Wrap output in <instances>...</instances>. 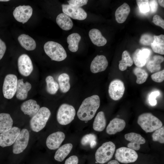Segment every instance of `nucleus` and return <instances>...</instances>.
Here are the masks:
<instances>
[{
	"label": "nucleus",
	"mask_w": 164,
	"mask_h": 164,
	"mask_svg": "<svg viewBox=\"0 0 164 164\" xmlns=\"http://www.w3.org/2000/svg\"><path fill=\"white\" fill-rule=\"evenodd\" d=\"M100 105V99L97 95H93L85 98L78 111V118L83 121L91 120L94 117Z\"/></svg>",
	"instance_id": "nucleus-1"
},
{
	"label": "nucleus",
	"mask_w": 164,
	"mask_h": 164,
	"mask_svg": "<svg viewBox=\"0 0 164 164\" xmlns=\"http://www.w3.org/2000/svg\"><path fill=\"white\" fill-rule=\"evenodd\" d=\"M137 122L146 133L153 132L162 125L161 121L150 113H145L140 114L138 117Z\"/></svg>",
	"instance_id": "nucleus-2"
},
{
	"label": "nucleus",
	"mask_w": 164,
	"mask_h": 164,
	"mask_svg": "<svg viewBox=\"0 0 164 164\" xmlns=\"http://www.w3.org/2000/svg\"><path fill=\"white\" fill-rule=\"evenodd\" d=\"M51 115L49 109L46 107L40 108L30 121V126L33 131L38 132L45 127Z\"/></svg>",
	"instance_id": "nucleus-3"
},
{
	"label": "nucleus",
	"mask_w": 164,
	"mask_h": 164,
	"mask_svg": "<svg viewBox=\"0 0 164 164\" xmlns=\"http://www.w3.org/2000/svg\"><path fill=\"white\" fill-rule=\"evenodd\" d=\"M45 53L52 60L60 61L65 60L67 54L65 49L59 43L49 41L46 42L44 46Z\"/></svg>",
	"instance_id": "nucleus-4"
},
{
	"label": "nucleus",
	"mask_w": 164,
	"mask_h": 164,
	"mask_svg": "<svg viewBox=\"0 0 164 164\" xmlns=\"http://www.w3.org/2000/svg\"><path fill=\"white\" fill-rule=\"evenodd\" d=\"M115 149V145L113 142L109 141L104 143L96 152V161L100 164L106 163L112 158Z\"/></svg>",
	"instance_id": "nucleus-5"
},
{
	"label": "nucleus",
	"mask_w": 164,
	"mask_h": 164,
	"mask_svg": "<svg viewBox=\"0 0 164 164\" xmlns=\"http://www.w3.org/2000/svg\"><path fill=\"white\" fill-rule=\"evenodd\" d=\"M76 111L73 106L67 104H62L57 112V121L61 125H67L73 120Z\"/></svg>",
	"instance_id": "nucleus-6"
},
{
	"label": "nucleus",
	"mask_w": 164,
	"mask_h": 164,
	"mask_svg": "<svg viewBox=\"0 0 164 164\" xmlns=\"http://www.w3.org/2000/svg\"><path fill=\"white\" fill-rule=\"evenodd\" d=\"M17 78L13 74H7L4 81L2 91L4 97L7 99H11L16 92Z\"/></svg>",
	"instance_id": "nucleus-7"
},
{
	"label": "nucleus",
	"mask_w": 164,
	"mask_h": 164,
	"mask_svg": "<svg viewBox=\"0 0 164 164\" xmlns=\"http://www.w3.org/2000/svg\"><path fill=\"white\" fill-rule=\"evenodd\" d=\"M116 159L123 163L135 162L138 158V155L135 150L126 147L118 149L115 154Z\"/></svg>",
	"instance_id": "nucleus-8"
},
{
	"label": "nucleus",
	"mask_w": 164,
	"mask_h": 164,
	"mask_svg": "<svg viewBox=\"0 0 164 164\" xmlns=\"http://www.w3.org/2000/svg\"><path fill=\"white\" fill-rule=\"evenodd\" d=\"M29 133L26 129H23L13 144V152L19 154L22 152L26 148L28 144Z\"/></svg>",
	"instance_id": "nucleus-9"
},
{
	"label": "nucleus",
	"mask_w": 164,
	"mask_h": 164,
	"mask_svg": "<svg viewBox=\"0 0 164 164\" xmlns=\"http://www.w3.org/2000/svg\"><path fill=\"white\" fill-rule=\"evenodd\" d=\"M20 129L13 127L9 130L0 134V146L4 147L14 144L20 132Z\"/></svg>",
	"instance_id": "nucleus-10"
},
{
	"label": "nucleus",
	"mask_w": 164,
	"mask_h": 164,
	"mask_svg": "<svg viewBox=\"0 0 164 164\" xmlns=\"http://www.w3.org/2000/svg\"><path fill=\"white\" fill-rule=\"evenodd\" d=\"M62 7L63 13L73 19L82 20L87 16L86 12L80 7L64 4L62 5Z\"/></svg>",
	"instance_id": "nucleus-11"
},
{
	"label": "nucleus",
	"mask_w": 164,
	"mask_h": 164,
	"mask_svg": "<svg viewBox=\"0 0 164 164\" xmlns=\"http://www.w3.org/2000/svg\"><path fill=\"white\" fill-rule=\"evenodd\" d=\"M125 90L123 82L119 79H115L109 84L108 93L111 98L114 100L120 99L123 96Z\"/></svg>",
	"instance_id": "nucleus-12"
},
{
	"label": "nucleus",
	"mask_w": 164,
	"mask_h": 164,
	"mask_svg": "<svg viewBox=\"0 0 164 164\" xmlns=\"http://www.w3.org/2000/svg\"><path fill=\"white\" fill-rule=\"evenodd\" d=\"M151 54V51L148 48H144L141 50L138 49L132 54L133 61L137 67H142L150 58Z\"/></svg>",
	"instance_id": "nucleus-13"
},
{
	"label": "nucleus",
	"mask_w": 164,
	"mask_h": 164,
	"mask_svg": "<svg viewBox=\"0 0 164 164\" xmlns=\"http://www.w3.org/2000/svg\"><path fill=\"white\" fill-rule=\"evenodd\" d=\"M32 12V9L29 5H19L15 9L13 14L17 21L24 24L30 18Z\"/></svg>",
	"instance_id": "nucleus-14"
},
{
	"label": "nucleus",
	"mask_w": 164,
	"mask_h": 164,
	"mask_svg": "<svg viewBox=\"0 0 164 164\" xmlns=\"http://www.w3.org/2000/svg\"><path fill=\"white\" fill-rule=\"evenodd\" d=\"M18 66L19 72L24 76H29L33 70L32 61L26 54H22L19 56L18 60Z\"/></svg>",
	"instance_id": "nucleus-15"
},
{
	"label": "nucleus",
	"mask_w": 164,
	"mask_h": 164,
	"mask_svg": "<svg viewBox=\"0 0 164 164\" xmlns=\"http://www.w3.org/2000/svg\"><path fill=\"white\" fill-rule=\"evenodd\" d=\"M65 138V135L62 132L58 131L50 135L47 138L46 144L50 150H55L59 148Z\"/></svg>",
	"instance_id": "nucleus-16"
},
{
	"label": "nucleus",
	"mask_w": 164,
	"mask_h": 164,
	"mask_svg": "<svg viewBox=\"0 0 164 164\" xmlns=\"http://www.w3.org/2000/svg\"><path fill=\"white\" fill-rule=\"evenodd\" d=\"M125 138L130 142L128 145V148L134 150H138L140 148V145L145 142V139L139 134L134 132H131L125 135Z\"/></svg>",
	"instance_id": "nucleus-17"
},
{
	"label": "nucleus",
	"mask_w": 164,
	"mask_h": 164,
	"mask_svg": "<svg viewBox=\"0 0 164 164\" xmlns=\"http://www.w3.org/2000/svg\"><path fill=\"white\" fill-rule=\"evenodd\" d=\"M108 65L106 57L103 55H97L92 61L90 70L91 72L97 73L105 70Z\"/></svg>",
	"instance_id": "nucleus-18"
},
{
	"label": "nucleus",
	"mask_w": 164,
	"mask_h": 164,
	"mask_svg": "<svg viewBox=\"0 0 164 164\" xmlns=\"http://www.w3.org/2000/svg\"><path fill=\"white\" fill-rule=\"evenodd\" d=\"M20 108L24 114L32 117L39 111L40 106L35 100L29 99L23 102Z\"/></svg>",
	"instance_id": "nucleus-19"
},
{
	"label": "nucleus",
	"mask_w": 164,
	"mask_h": 164,
	"mask_svg": "<svg viewBox=\"0 0 164 164\" xmlns=\"http://www.w3.org/2000/svg\"><path fill=\"white\" fill-rule=\"evenodd\" d=\"M126 125L125 121L121 119L115 118L110 122L106 129L107 133L114 135L123 130Z\"/></svg>",
	"instance_id": "nucleus-20"
},
{
	"label": "nucleus",
	"mask_w": 164,
	"mask_h": 164,
	"mask_svg": "<svg viewBox=\"0 0 164 164\" xmlns=\"http://www.w3.org/2000/svg\"><path fill=\"white\" fill-rule=\"evenodd\" d=\"M31 87V84L28 82L24 83L23 79L18 80L16 91L17 98L20 100H25L27 97L28 92Z\"/></svg>",
	"instance_id": "nucleus-21"
},
{
	"label": "nucleus",
	"mask_w": 164,
	"mask_h": 164,
	"mask_svg": "<svg viewBox=\"0 0 164 164\" xmlns=\"http://www.w3.org/2000/svg\"><path fill=\"white\" fill-rule=\"evenodd\" d=\"M130 12V8L126 3H124L116 9L115 13L116 20L118 23H122L126 20Z\"/></svg>",
	"instance_id": "nucleus-22"
},
{
	"label": "nucleus",
	"mask_w": 164,
	"mask_h": 164,
	"mask_svg": "<svg viewBox=\"0 0 164 164\" xmlns=\"http://www.w3.org/2000/svg\"><path fill=\"white\" fill-rule=\"evenodd\" d=\"M89 36L92 43L98 46H103L105 45L107 40L101 34L99 30L93 29L89 32Z\"/></svg>",
	"instance_id": "nucleus-23"
},
{
	"label": "nucleus",
	"mask_w": 164,
	"mask_h": 164,
	"mask_svg": "<svg viewBox=\"0 0 164 164\" xmlns=\"http://www.w3.org/2000/svg\"><path fill=\"white\" fill-rule=\"evenodd\" d=\"M164 57L162 56L155 55L147 61L146 67L151 73L159 71L161 69V63L164 61Z\"/></svg>",
	"instance_id": "nucleus-24"
},
{
	"label": "nucleus",
	"mask_w": 164,
	"mask_h": 164,
	"mask_svg": "<svg viewBox=\"0 0 164 164\" xmlns=\"http://www.w3.org/2000/svg\"><path fill=\"white\" fill-rule=\"evenodd\" d=\"M18 40L21 46L28 51L34 50L36 47L34 40L28 35L23 34L19 35Z\"/></svg>",
	"instance_id": "nucleus-25"
},
{
	"label": "nucleus",
	"mask_w": 164,
	"mask_h": 164,
	"mask_svg": "<svg viewBox=\"0 0 164 164\" xmlns=\"http://www.w3.org/2000/svg\"><path fill=\"white\" fill-rule=\"evenodd\" d=\"M56 22L62 29L69 30L72 28L73 22L70 17L64 13L59 14L56 19Z\"/></svg>",
	"instance_id": "nucleus-26"
},
{
	"label": "nucleus",
	"mask_w": 164,
	"mask_h": 164,
	"mask_svg": "<svg viewBox=\"0 0 164 164\" xmlns=\"http://www.w3.org/2000/svg\"><path fill=\"white\" fill-rule=\"evenodd\" d=\"M13 124L12 119L9 114H0V134L11 129L12 128Z\"/></svg>",
	"instance_id": "nucleus-27"
},
{
	"label": "nucleus",
	"mask_w": 164,
	"mask_h": 164,
	"mask_svg": "<svg viewBox=\"0 0 164 164\" xmlns=\"http://www.w3.org/2000/svg\"><path fill=\"white\" fill-rule=\"evenodd\" d=\"M73 148L72 144H65L59 148L55 152L54 158L57 161L62 162L70 153Z\"/></svg>",
	"instance_id": "nucleus-28"
},
{
	"label": "nucleus",
	"mask_w": 164,
	"mask_h": 164,
	"mask_svg": "<svg viewBox=\"0 0 164 164\" xmlns=\"http://www.w3.org/2000/svg\"><path fill=\"white\" fill-rule=\"evenodd\" d=\"M154 41L151 44L153 51L160 54H164V35L161 34L153 36Z\"/></svg>",
	"instance_id": "nucleus-29"
},
{
	"label": "nucleus",
	"mask_w": 164,
	"mask_h": 164,
	"mask_svg": "<svg viewBox=\"0 0 164 164\" xmlns=\"http://www.w3.org/2000/svg\"><path fill=\"white\" fill-rule=\"evenodd\" d=\"M106 125V119L104 112H99L95 117L93 124L94 129L97 131L101 132L105 128Z\"/></svg>",
	"instance_id": "nucleus-30"
},
{
	"label": "nucleus",
	"mask_w": 164,
	"mask_h": 164,
	"mask_svg": "<svg viewBox=\"0 0 164 164\" xmlns=\"http://www.w3.org/2000/svg\"><path fill=\"white\" fill-rule=\"evenodd\" d=\"M81 38L80 36L77 33H73L68 36L67 38V42L69 44V49L70 51L75 52L77 50Z\"/></svg>",
	"instance_id": "nucleus-31"
},
{
	"label": "nucleus",
	"mask_w": 164,
	"mask_h": 164,
	"mask_svg": "<svg viewBox=\"0 0 164 164\" xmlns=\"http://www.w3.org/2000/svg\"><path fill=\"white\" fill-rule=\"evenodd\" d=\"M70 77L66 73L60 74L58 78L59 88L61 91L63 93L68 92L70 88L69 82Z\"/></svg>",
	"instance_id": "nucleus-32"
},
{
	"label": "nucleus",
	"mask_w": 164,
	"mask_h": 164,
	"mask_svg": "<svg viewBox=\"0 0 164 164\" xmlns=\"http://www.w3.org/2000/svg\"><path fill=\"white\" fill-rule=\"evenodd\" d=\"M119 62V69L123 71L125 70L128 67H131L133 65V62L128 52L125 50L122 54L121 60Z\"/></svg>",
	"instance_id": "nucleus-33"
},
{
	"label": "nucleus",
	"mask_w": 164,
	"mask_h": 164,
	"mask_svg": "<svg viewBox=\"0 0 164 164\" xmlns=\"http://www.w3.org/2000/svg\"><path fill=\"white\" fill-rule=\"evenodd\" d=\"M46 90L47 92L51 94H54L59 88L58 83L54 80L53 77L49 76L46 78Z\"/></svg>",
	"instance_id": "nucleus-34"
},
{
	"label": "nucleus",
	"mask_w": 164,
	"mask_h": 164,
	"mask_svg": "<svg viewBox=\"0 0 164 164\" xmlns=\"http://www.w3.org/2000/svg\"><path fill=\"white\" fill-rule=\"evenodd\" d=\"M133 73L136 77V83L138 84L144 83L148 76L147 72L144 69L137 67L134 69Z\"/></svg>",
	"instance_id": "nucleus-35"
},
{
	"label": "nucleus",
	"mask_w": 164,
	"mask_h": 164,
	"mask_svg": "<svg viewBox=\"0 0 164 164\" xmlns=\"http://www.w3.org/2000/svg\"><path fill=\"white\" fill-rule=\"evenodd\" d=\"M97 137L93 134H89L85 135L81 140V143L83 145H89L91 148H94L96 145Z\"/></svg>",
	"instance_id": "nucleus-36"
},
{
	"label": "nucleus",
	"mask_w": 164,
	"mask_h": 164,
	"mask_svg": "<svg viewBox=\"0 0 164 164\" xmlns=\"http://www.w3.org/2000/svg\"><path fill=\"white\" fill-rule=\"evenodd\" d=\"M164 127L156 130L152 135V140L154 141L158 142L160 143L164 142Z\"/></svg>",
	"instance_id": "nucleus-37"
},
{
	"label": "nucleus",
	"mask_w": 164,
	"mask_h": 164,
	"mask_svg": "<svg viewBox=\"0 0 164 164\" xmlns=\"http://www.w3.org/2000/svg\"><path fill=\"white\" fill-rule=\"evenodd\" d=\"M136 2L140 11L143 13L149 11V1L148 0H137Z\"/></svg>",
	"instance_id": "nucleus-38"
},
{
	"label": "nucleus",
	"mask_w": 164,
	"mask_h": 164,
	"mask_svg": "<svg viewBox=\"0 0 164 164\" xmlns=\"http://www.w3.org/2000/svg\"><path fill=\"white\" fill-rule=\"evenodd\" d=\"M153 36L149 33H145L141 37L140 43L144 45H151L154 41Z\"/></svg>",
	"instance_id": "nucleus-39"
},
{
	"label": "nucleus",
	"mask_w": 164,
	"mask_h": 164,
	"mask_svg": "<svg viewBox=\"0 0 164 164\" xmlns=\"http://www.w3.org/2000/svg\"><path fill=\"white\" fill-rule=\"evenodd\" d=\"M152 80L157 83H160L164 80V70L155 72L151 76Z\"/></svg>",
	"instance_id": "nucleus-40"
},
{
	"label": "nucleus",
	"mask_w": 164,
	"mask_h": 164,
	"mask_svg": "<svg viewBox=\"0 0 164 164\" xmlns=\"http://www.w3.org/2000/svg\"><path fill=\"white\" fill-rule=\"evenodd\" d=\"M160 92L158 91L152 92L149 95L148 97V101L150 105L152 106L155 105L157 103L156 97L160 95Z\"/></svg>",
	"instance_id": "nucleus-41"
},
{
	"label": "nucleus",
	"mask_w": 164,
	"mask_h": 164,
	"mask_svg": "<svg viewBox=\"0 0 164 164\" xmlns=\"http://www.w3.org/2000/svg\"><path fill=\"white\" fill-rule=\"evenodd\" d=\"M87 0H70L67 2L69 5L78 7H80L87 4Z\"/></svg>",
	"instance_id": "nucleus-42"
},
{
	"label": "nucleus",
	"mask_w": 164,
	"mask_h": 164,
	"mask_svg": "<svg viewBox=\"0 0 164 164\" xmlns=\"http://www.w3.org/2000/svg\"><path fill=\"white\" fill-rule=\"evenodd\" d=\"M152 22L155 25L164 29V20L159 15H155L153 18Z\"/></svg>",
	"instance_id": "nucleus-43"
},
{
	"label": "nucleus",
	"mask_w": 164,
	"mask_h": 164,
	"mask_svg": "<svg viewBox=\"0 0 164 164\" xmlns=\"http://www.w3.org/2000/svg\"><path fill=\"white\" fill-rule=\"evenodd\" d=\"M150 10L152 13L156 12L158 8V4L156 0H150L149 3Z\"/></svg>",
	"instance_id": "nucleus-44"
},
{
	"label": "nucleus",
	"mask_w": 164,
	"mask_h": 164,
	"mask_svg": "<svg viewBox=\"0 0 164 164\" xmlns=\"http://www.w3.org/2000/svg\"><path fill=\"white\" fill-rule=\"evenodd\" d=\"M78 159L76 155H72L65 161L64 164H78Z\"/></svg>",
	"instance_id": "nucleus-45"
},
{
	"label": "nucleus",
	"mask_w": 164,
	"mask_h": 164,
	"mask_svg": "<svg viewBox=\"0 0 164 164\" xmlns=\"http://www.w3.org/2000/svg\"><path fill=\"white\" fill-rule=\"evenodd\" d=\"M6 49V47L5 43L0 39V60L3 56Z\"/></svg>",
	"instance_id": "nucleus-46"
},
{
	"label": "nucleus",
	"mask_w": 164,
	"mask_h": 164,
	"mask_svg": "<svg viewBox=\"0 0 164 164\" xmlns=\"http://www.w3.org/2000/svg\"><path fill=\"white\" fill-rule=\"evenodd\" d=\"M107 164H120L118 161L116 160H113L110 161Z\"/></svg>",
	"instance_id": "nucleus-47"
},
{
	"label": "nucleus",
	"mask_w": 164,
	"mask_h": 164,
	"mask_svg": "<svg viewBox=\"0 0 164 164\" xmlns=\"http://www.w3.org/2000/svg\"><path fill=\"white\" fill-rule=\"evenodd\" d=\"M158 2L160 5L162 7H164V0H159Z\"/></svg>",
	"instance_id": "nucleus-48"
},
{
	"label": "nucleus",
	"mask_w": 164,
	"mask_h": 164,
	"mask_svg": "<svg viewBox=\"0 0 164 164\" xmlns=\"http://www.w3.org/2000/svg\"><path fill=\"white\" fill-rule=\"evenodd\" d=\"M9 0H0V2H8Z\"/></svg>",
	"instance_id": "nucleus-49"
}]
</instances>
